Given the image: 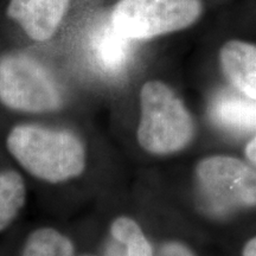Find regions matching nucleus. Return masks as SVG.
Here are the masks:
<instances>
[{
  "instance_id": "nucleus-1",
  "label": "nucleus",
  "mask_w": 256,
  "mask_h": 256,
  "mask_svg": "<svg viewBox=\"0 0 256 256\" xmlns=\"http://www.w3.org/2000/svg\"><path fill=\"white\" fill-rule=\"evenodd\" d=\"M6 147L28 174L49 183L78 177L86 166L84 146L68 130L19 124L10 130Z\"/></svg>"
},
{
  "instance_id": "nucleus-2",
  "label": "nucleus",
  "mask_w": 256,
  "mask_h": 256,
  "mask_svg": "<svg viewBox=\"0 0 256 256\" xmlns=\"http://www.w3.org/2000/svg\"><path fill=\"white\" fill-rule=\"evenodd\" d=\"M194 136L192 115L182 98L162 81H148L140 92L138 142L156 156L172 154L188 146Z\"/></svg>"
},
{
  "instance_id": "nucleus-3",
  "label": "nucleus",
  "mask_w": 256,
  "mask_h": 256,
  "mask_svg": "<svg viewBox=\"0 0 256 256\" xmlns=\"http://www.w3.org/2000/svg\"><path fill=\"white\" fill-rule=\"evenodd\" d=\"M198 206L212 218H228L256 208V171L238 158L211 156L194 171Z\"/></svg>"
},
{
  "instance_id": "nucleus-4",
  "label": "nucleus",
  "mask_w": 256,
  "mask_h": 256,
  "mask_svg": "<svg viewBox=\"0 0 256 256\" xmlns=\"http://www.w3.org/2000/svg\"><path fill=\"white\" fill-rule=\"evenodd\" d=\"M62 92L51 74L23 51L0 55V104L28 113L60 110Z\"/></svg>"
},
{
  "instance_id": "nucleus-5",
  "label": "nucleus",
  "mask_w": 256,
  "mask_h": 256,
  "mask_svg": "<svg viewBox=\"0 0 256 256\" xmlns=\"http://www.w3.org/2000/svg\"><path fill=\"white\" fill-rule=\"evenodd\" d=\"M203 12L200 0H119L110 23L132 40H146L184 30Z\"/></svg>"
},
{
  "instance_id": "nucleus-6",
  "label": "nucleus",
  "mask_w": 256,
  "mask_h": 256,
  "mask_svg": "<svg viewBox=\"0 0 256 256\" xmlns=\"http://www.w3.org/2000/svg\"><path fill=\"white\" fill-rule=\"evenodd\" d=\"M70 2L72 0H8L5 16L31 40L46 42L56 34Z\"/></svg>"
},
{
  "instance_id": "nucleus-7",
  "label": "nucleus",
  "mask_w": 256,
  "mask_h": 256,
  "mask_svg": "<svg viewBox=\"0 0 256 256\" xmlns=\"http://www.w3.org/2000/svg\"><path fill=\"white\" fill-rule=\"evenodd\" d=\"M222 72L234 88L256 100V46L229 40L220 51Z\"/></svg>"
},
{
  "instance_id": "nucleus-8",
  "label": "nucleus",
  "mask_w": 256,
  "mask_h": 256,
  "mask_svg": "<svg viewBox=\"0 0 256 256\" xmlns=\"http://www.w3.org/2000/svg\"><path fill=\"white\" fill-rule=\"evenodd\" d=\"M132 40L113 26L110 19L98 25L92 34L90 50L102 72L116 75L126 68L130 56Z\"/></svg>"
},
{
  "instance_id": "nucleus-9",
  "label": "nucleus",
  "mask_w": 256,
  "mask_h": 256,
  "mask_svg": "<svg viewBox=\"0 0 256 256\" xmlns=\"http://www.w3.org/2000/svg\"><path fill=\"white\" fill-rule=\"evenodd\" d=\"M214 122L220 127L238 132L256 130V100L243 95L223 92L214 100L210 108Z\"/></svg>"
},
{
  "instance_id": "nucleus-10",
  "label": "nucleus",
  "mask_w": 256,
  "mask_h": 256,
  "mask_svg": "<svg viewBox=\"0 0 256 256\" xmlns=\"http://www.w3.org/2000/svg\"><path fill=\"white\" fill-rule=\"evenodd\" d=\"M106 256H154L152 244L136 220L119 217L112 223Z\"/></svg>"
},
{
  "instance_id": "nucleus-11",
  "label": "nucleus",
  "mask_w": 256,
  "mask_h": 256,
  "mask_svg": "<svg viewBox=\"0 0 256 256\" xmlns=\"http://www.w3.org/2000/svg\"><path fill=\"white\" fill-rule=\"evenodd\" d=\"M26 200L24 179L16 171H0V232L11 226Z\"/></svg>"
},
{
  "instance_id": "nucleus-12",
  "label": "nucleus",
  "mask_w": 256,
  "mask_h": 256,
  "mask_svg": "<svg viewBox=\"0 0 256 256\" xmlns=\"http://www.w3.org/2000/svg\"><path fill=\"white\" fill-rule=\"evenodd\" d=\"M72 242L52 228L34 230L25 241L22 256H74Z\"/></svg>"
},
{
  "instance_id": "nucleus-13",
  "label": "nucleus",
  "mask_w": 256,
  "mask_h": 256,
  "mask_svg": "<svg viewBox=\"0 0 256 256\" xmlns=\"http://www.w3.org/2000/svg\"><path fill=\"white\" fill-rule=\"evenodd\" d=\"M156 256H196L188 246L184 243L171 241L166 242L159 249L158 254Z\"/></svg>"
},
{
  "instance_id": "nucleus-14",
  "label": "nucleus",
  "mask_w": 256,
  "mask_h": 256,
  "mask_svg": "<svg viewBox=\"0 0 256 256\" xmlns=\"http://www.w3.org/2000/svg\"><path fill=\"white\" fill-rule=\"evenodd\" d=\"M246 156L252 165L256 166V136L246 146Z\"/></svg>"
},
{
  "instance_id": "nucleus-15",
  "label": "nucleus",
  "mask_w": 256,
  "mask_h": 256,
  "mask_svg": "<svg viewBox=\"0 0 256 256\" xmlns=\"http://www.w3.org/2000/svg\"><path fill=\"white\" fill-rule=\"evenodd\" d=\"M242 256H256V238H252L246 243L242 250Z\"/></svg>"
}]
</instances>
